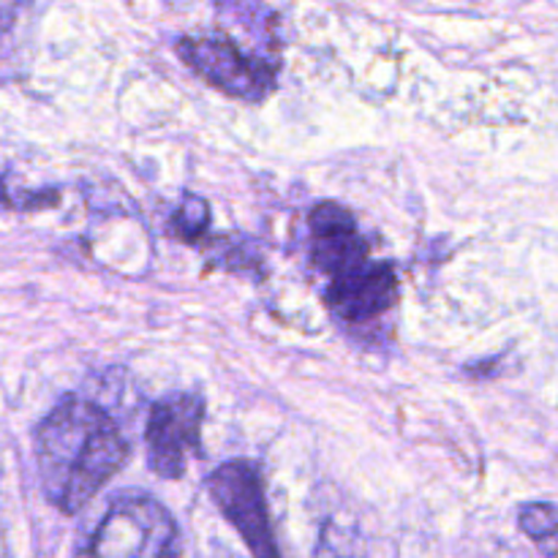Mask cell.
<instances>
[{
  "label": "cell",
  "mask_w": 558,
  "mask_h": 558,
  "mask_svg": "<svg viewBox=\"0 0 558 558\" xmlns=\"http://www.w3.org/2000/svg\"><path fill=\"white\" fill-rule=\"evenodd\" d=\"M213 501L221 515L232 523L234 532L248 545L254 558H283L276 532L270 523V510L265 499V483L254 461H227L207 480Z\"/></svg>",
  "instance_id": "cell-4"
},
{
  "label": "cell",
  "mask_w": 558,
  "mask_h": 558,
  "mask_svg": "<svg viewBox=\"0 0 558 558\" xmlns=\"http://www.w3.org/2000/svg\"><path fill=\"white\" fill-rule=\"evenodd\" d=\"M180 529L172 512L142 490L109 499L76 543L74 558H178Z\"/></svg>",
  "instance_id": "cell-2"
},
{
  "label": "cell",
  "mask_w": 558,
  "mask_h": 558,
  "mask_svg": "<svg viewBox=\"0 0 558 558\" xmlns=\"http://www.w3.org/2000/svg\"><path fill=\"white\" fill-rule=\"evenodd\" d=\"M518 526L532 539L543 558H558V505H550V501L521 505Z\"/></svg>",
  "instance_id": "cell-8"
},
{
  "label": "cell",
  "mask_w": 558,
  "mask_h": 558,
  "mask_svg": "<svg viewBox=\"0 0 558 558\" xmlns=\"http://www.w3.org/2000/svg\"><path fill=\"white\" fill-rule=\"evenodd\" d=\"M325 303L347 325H365L398 303V272L387 262H371L363 272L327 283Z\"/></svg>",
  "instance_id": "cell-7"
},
{
  "label": "cell",
  "mask_w": 558,
  "mask_h": 558,
  "mask_svg": "<svg viewBox=\"0 0 558 558\" xmlns=\"http://www.w3.org/2000/svg\"><path fill=\"white\" fill-rule=\"evenodd\" d=\"M207 227H210V207L202 196H185L183 205L174 210L172 216V232L178 234L185 243H194V240L205 238Z\"/></svg>",
  "instance_id": "cell-9"
},
{
  "label": "cell",
  "mask_w": 558,
  "mask_h": 558,
  "mask_svg": "<svg viewBox=\"0 0 558 558\" xmlns=\"http://www.w3.org/2000/svg\"><path fill=\"white\" fill-rule=\"evenodd\" d=\"M27 3H31V0H0V36L16 25V20H20L22 9H25Z\"/></svg>",
  "instance_id": "cell-12"
},
{
  "label": "cell",
  "mask_w": 558,
  "mask_h": 558,
  "mask_svg": "<svg viewBox=\"0 0 558 558\" xmlns=\"http://www.w3.org/2000/svg\"><path fill=\"white\" fill-rule=\"evenodd\" d=\"M58 191H9L0 180V207L9 210H41V207L58 205Z\"/></svg>",
  "instance_id": "cell-11"
},
{
  "label": "cell",
  "mask_w": 558,
  "mask_h": 558,
  "mask_svg": "<svg viewBox=\"0 0 558 558\" xmlns=\"http://www.w3.org/2000/svg\"><path fill=\"white\" fill-rule=\"evenodd\" d=\"M316 558H360V539L354 529L327 521L319 532Z\"/></svg>",
  "instance_id": "cell-10"
},
{
  "label": "cell",
  "mask_w": 558,
  "mask_h": 558,
  "mask_svg": "<svg viewBox=\"0 0 558 558\" xmlns=\"http://www.w3.org/2000/svg\"><path fill=\"white\" fill-rule=\"evenodd\" d=\"M205 398L199 392H172L156 401L147 412L145 447L147 466L161 480H180L189 458L202 452Z\"/></svg>",
  "instance_id": "cell-5"
},
{
  "label": "cell",
  "mask_w": 558,
  "mask_h": 558,
  "mask_svg": "<svg viewBox=\"0 0 558 558\" xmlns=\"http://www.w3.org/2000/svg\"><path fill=\"white\" fill-rule=\"evenodd\" d=\"M174 52L199 80L238 101L259 104L276 90V63L243 52L229 38L183 36Z\"/></svg>",
  "instance_id": "cell-3"
},
{
  "label": "cell",
  "mask_w": 558,
  "mask_h": 558,
  "mask_svg": "<svg viewBox=\"0 0 558 558\" xmlns=\"http://www.w3.org/2000/svg\"><path fill=\"white\" fill-rule=\"evenodd\" d=\"M311 262L327 283L343 281L371 265V245L352 213L338 202H319L308 216Z\"/></svg>",
  "instance_id": "cell-6"
},
{
  "label": "cell",
  "mask_w": 558,
  "mask_h": 558,
  "mask_svg": "<svg viewBox=\"0 0 558 558\" xmlns=\"http://www.w3.org/2000/svg\"><path fill=\"white\" fill-rule=\"evenodd\" d=\"M33 452L49 505L76 515L129 461V441L101 403L74 392L38 423Z\"/></svg>",
  "instance_id": "cell-1"
}]
</instances>
